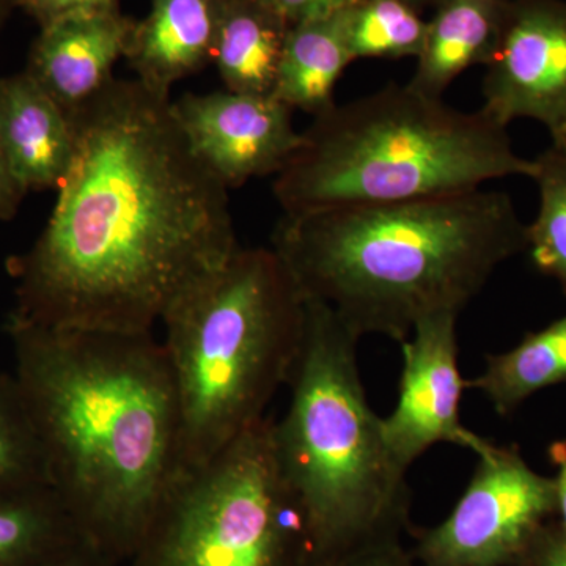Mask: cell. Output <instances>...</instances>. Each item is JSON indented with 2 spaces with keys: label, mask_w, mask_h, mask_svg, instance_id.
Listing matches in <instances>:
<instances>
[{
  "label": "cell",
  "mask_w": 566,
  "mask_h": 566,
  "mask_svg": "<svg viewBox=\"0 0 566 566\" xmlns=\"http://www.w3.org/2000/svg\"><path fill=\"white\" fill-rule=\"evenodd\" d=\"M318 566H415L400 543V535H386L354 547Z\"/></svg>",
  "instance_id": "obj_23"
},
{
  "label": "cell",
  "mask_w": 566,
  "mask_h": 566,
  "mask_svg": "<svg viewBox=\"0 0 566 566\" xmlns=\"http://www.w3.org/2000/svg\"><path fill=\"white\" fill-rule=\"evenodd\" d=\"M345 22L354 62L417 59L423 50L427 21L403 0H359L345 10Z\"/></svg>",
  "instance_id": "obj_20"
},
{
  "label": "cell",
  "mask_w": 566,
  "mask_h": 566,
  "mask_svg": "<svg viewBox=\"0 0 566 566\" xmlns=\"http://www.w3.org/2000/svg\"><path fill=\"white\" fill-rule=\"evenodd\" d=\"M273 419L175 476L125 566H312L307 517L283 474Z\"/></svg>",
  "instance_id": "obj_7"
},
{
  "label": "cell",
  "mask_w": 566,
  "mask_h": 566,
  "mask_svg": "<svg viewBox=\"0 0 566 566\" xmlns=\"http://www.w3.org/2000/svg\"><path fill=\"white\" fill-rule=\"evenodd\" d=\"M526 248L512 197L482 188L283 214L271 238L305 300L326 304L357 338L400 344L427 316L460 315Z\"/></svg>",
  "instance_id": "obj_3"
},
{
  "label": "cell",
  "mask_w": 566,
  "mask_h": 566,
  "mask_svg": "<svg viewBox=\"0 0 566 566\" xmlns=\"http://www.w3.org/2000/svg\"><path fill=\"white\" fill-rule=\"evenodd\" d=\"M403 2L408 3V6L415 7L416 10L422 11L427 9V7H438L441 6L446 0H403Z\"/></svg>",
  "instance_id": "obj_31"
},
{
  "label": "cell",
  "mask_w": 566,
  "mask_h": 566,
  "mask_svg": "<svg viewBox=\"0 0 566 566\" xmlns=\"http://www.w3.org/2000/svg\"><path fill=\"white\" fill-rule=\"evenodd\" d=\"M122 11L77 13L40 28L25 73L69 117L115 80V63L126 57L134 31Z\"/></svg>",
  "instance_id": "obj_12"
},
{
  "label": "cell",
  "mask_w": 566,
  "mask_h": 566,
  "mask_svg": "<svg viewBox=\"0 0 566 566\" xmlns=\"http://www.w3.org/2000/svg\"><path fill=\"white\" fill-rule=\"evenodd\" d=\"M290 25L348 9L359 0H262Z\"/></svg>",
  "instance_id": "obj_26"
},
{
  "label": "cell",
  "mask_w": 566,
  "mask_h": 566,
  "mask_svg": "<svg viewBox=\"0 0 566 566\" xmlns=\"http://www.w3.org/2000/svg\"><path fill=\"white\" fill-rule=\"evenodd\" d=\"M517 566H566V531L558 521H551L535 542L528 547L526 556Z\"/></svg>",
  "instance_id": "obj_25"
},
{
  "label": "cell",
  "mask_w": 566,
  "mask_h": 566,
  "mask_svg": "<svg viewBox=\"0 0 566 566\" xmlns=\"http://www.w3.org/2000/svg\"><path fill=\"white\" fill-rule=\"evenodd\" d=\"M218 0H151L126 52L136 80L167 93L212 62Z\"/></svg>",
  "instance_id": "obj_14"
},
{
  "label": "cell",
  "mask_w": 566,
  "mask_h": 566,
  "mask_svg": "<svg viewBox=\"0 0 566 566\" xmlns=\"http://www.w3.org/2000/svg\"><path fill=\"white\" fill-rule=\"evenodd\" d=\"M161 323L180 415V475L266 419L300 356L305 297L273 249L240 245Z\"/></svg>",
  "instance_id": "obj_5"
},
{
  "label": "cell",
  "mask_w": 566,
  "mask_h": 566,
  "mask_svg": "<svg viewBox=\"0 0 566 566\" xmlns=\"http://www.w3.org/2000/svg\"><path fill=\"white\" fill-rule=\"evenodd\" d=\"M0 139L25 192L61 188L76 148L73 125L25 71L0 77Z\"/></svg>",
  "instance_id": "obj_13"
},
{
  "label": "cell",
  "mask_w": 566,
  "mask_h": 566,
  "mask_svg": "<svg viewBox=\"0 0 566 566\" xmlns=\"http://www.w3.org/2000/svg\"><path fill=\"white\" fill-rule=\"evenodd\" d=\"M6 329L51 486L82 538L128 564L178 472L180 415L163 342L10 316Z\"/></svg>",
  "instance_id": "obj_2"
},
{
  "label": "cell",
  "mask_w": 566,
  "mask_h": 566,
  "mask_svg": "<svg viewBox=\"0 0 566 566\" xmlns=\"http://www.w3.org/2000/svg\"><path fill=\"white\" fill-rule=\"evenodd\" d=\"M50 483L46 455L17 376L0 374V491Z\"/></svg>",
  "instance_id": "obj_22"
},
{
  "label": "cell",
  "mask_w": 566,
  "mask_h": 566,
  "mask_svg": "<svg viewBox=\"0 0 566 566\" xmlns=\"http://www.w3.org/2000/svg\"><path fill=\"white\" fill-rule=\"evenodd\" d=\"M174 99L114 80L71 115L76 148L43 232L10 256V318L151 333L238 248L229 189L193 155Z\"/></svg>",
  "instance_id": "obj_1"
},
{
  "label": "cell",
  "mask_w": 566,
  "mask_h": 566,
  "mask_svg": "<svg viewBox=\"0 0 566 566\" xmlns=\"http://www.w3.org/2000/svg\"><path fill=\"white\" fill-rule=\"evenodd\" d=\"M566 385V315L538 333L527 334L510 352L488 354L486 367L465 381L483 394L499 416L516 411L546 387Z\"/></svg>",
  "instance_id": "obj_18"
},
{
  "label": "cell",
  "mask_w": 566,
  "mask_h": 566,
  "mask_svg": "<svg viewBox=\"0 0 566 566\" xmlns=\"http://www.w3.org/2000/svg\"><path fill=\"white\" fill-rule=\"evenodd\" d=\"M290 29L262 0H218L212 63L227 91L273 96Z\"/></svg>",
  "instance_id": "obj_16"
},
{
  "label": "cell",
  "mask_w": 566,
  "mask_h": 566,
  "mask_svg": "<svg viewBox=\"0 0 566 566\" xmlns=\"http://www.w3.org/2000/svg\"><path fill=\"white\" fill-rule=\"evenodd\" d=\"M480 111L505 128L531 118L551 142L566 139V0H510Z\"/></svg>",
  "instance_id": "obj_9"
},
{
  "label": "cell",
  "mask_w": 566,
  "mask_h": 566,
  "mask_svg": "<svg viewBox=\"0 0 566 566\" xmlns=\"http://www.w3.org/2000/svg\"><path fill=\"white\" fill-rule=\"evenodd\" d=\"M20 9L40 28L70 14L122 11L120 0H20Z\"/></svg>",
  "instance_id": "obj_24"
},
{
  "label": "cell",
  "mask_w": 566,
  "mask_h": 566,
  "mask_svg": "<svg viewBox=\"0 0 566 566\" xmlns=\"http://www.w3.org/2000/svg\"><path fill=\"white\" fill-rule=\"evenodd\" d=\"M81 538L48 483L0 491V566H43Z\"/></svg>",
  "instance_id": "obj_19"
},
{
  "label": "cell",
  "mask_w": 566,
  "mask_h": 566,
  "mask_svg": "<svg viewBox=\"0 0 566 566\" xmlns=\"http://www.w3.org/2000/svg\"><path fill=\"white\" fill-rule=\"evenodd\" d=\"M455 509L424 532L422 566H517L557 516L554 476L538 474L515 447L491 442Z\"/></svg>",
  "instance_id": "obj_8"
},
{
  "label": "cell",
  "mask_w": 566,
  "mask_h": 566,
  "mask_svg": "<svg viewBox=\"0 0 566 566\" xmlns=\"http://www.w3.org/2000/svg\"><path fill=\"white\" fill-rule=\"evenodd\" d=\"M549 458L557 468L554 476L557 488V516L558 523L566 531V441L554 442L549 449Z\"/></svg>",
  "instance_id": "obj_29"
},
{
  "label": "cell",
  "mask_w": 566,
  "mask_h": 566,
  "mask_svg": "<svg viewBox=\"0 0 566 566\" xmlns=\"http://www.w3.org/2000/svg\"><path fill=\"white\" fill-rule=\"evenodd\" d=\"M43 566H125V564L107 556L87 539L81 538Z\"/></svg>",
  "instance_id": "obj_27"
},
{
  "label": "cell",
  "mask_w": 566,
  "mask_h": 566,
  "mask_svg": "<svg viewBox=\"0 0 566 566\" xmlns=\"http://www.w3.org/2000/svg\"><path fill=\"white\" fill-rule=\"evenodd\" d=\"M25 193L28 192L21 188L11 172L2 139H0V221L9 222L18 214Z\"/></svg>",
  "instance_id": "obj_28"
},
{
  "label": "cell",
  "mask_w": 566,
  "mask_h": 566,
  "mask_svg": "<svg viewBox=\"0 0 566 566\" xmlns=\"http://www.w3.org/2000/svg\"><path fill=\"white\" fill-rule=\"evenodd\" d=\"M510 0H446L427 21L423 50L411 81L416 91L442 98L464 71L488 65L501 41Z\"/></svg>",
  "instance_id": "obj_15"
},
{
  "label": "cell",
  "mask_w": 566,
  "mask_h": 566,
  "mask_svg": "<svg viewBox=\"0 0 566 566\" xmlns=\"http://www.w3.org/2000/svg\"><path fill=\"white\" fill-rule=\"evenodd\" d=\"M17 9H20V0H0V33Z\"/></svg>",
  "instance_id": "obj_30"
},
{
  "label": "cell",
  "mask_w": 566,
  "mask_h": 566,
  "mask_svg": "<svg viewBox=\"0 0 566 566\" xmlns=\"http://www.w3.org/2000/svg\"><path fill=\"white\" fill-rule=\"evenodd\" d=\"M457 319L452 312L427 316L401 344L400 392L394 411L382 417V433L406 471L436 444L463 447L475 455L491 444L460 419L465 379L458 367Z\"/></svg>",
  "instance_id": "obj_10"
},
{
  "label": "cell",
  "mask_w": 566,
  "mask_h": 566,
  "mask_svg": "<svg viewBox=\"0 0 566 566\" xmlns=\"http://www.w3.org/2000/svg\"><path fill=\"white\" fill-rule=\"evenodd\" d=\"M172 106L193 155L227 189L281 174L304 142L294 111L274 96L226 88L186 93Z\"/></svg>",
  "instance_id": "obj_11"
},
{
  "label": "cell",
  "mask_w": 566,
  "mask_h": 566,
  "mask_svg": "<svg viewBox=\"0 0 566 566\" xmlns=\"http://www.w3.org/2000/svg\"><path fill=\"white\" fill-rule=\"evenodd\" d=\"M359 340L326 304L305 300L303 345L286 385L292 398L273 434L307 517L312 566L400 535L408 515V471L394 460L382 417L368 403Z\"/></svg>",
  "instance_id": "obj_6"
},
{
  "label": "cell",
  "mask_w": 566,
  "mask_h": 566,
  "mask_svg": "<svg viewBox=\"0 0 566 566\" xmlns=\"http://www.w3.org/2000/svg\"><path fill=\"white\" fill-rule=\"evenodd\" d=\"M273 191L283 214L411 202L474 191L488 181L534 177L505 126L411 85L335 104L314 118Z\"/></svg>",
  "instance_id": "obj_4"
},
{
  "label": "cell",
  "mask_w": 566,
  "mask_h": 566,
  "mask_svg": "<svg viewBox=\"0 0 566 566\" xmlns=\"http://www.w3.org/2000/svg\"><path fill=\"white\" fill-rule=\"evenodd\" d=\"M534 163L539 207L527 226L526 252L536 270L556 279L566 294V139L551 142Z\"/></svg>",
  "instance_id": "obj_21"
},
{
  "label": "cell",
  "mask_w": 566,
  "mask_h": 566,
  "mask_svg": "<svg viewBox=\"0 0 566 566\" xmlns=\"http://www.w3.org/2000/svg\"><path fill=\"white\" fill-rule=\"evenodd\" d=\"M345 10L292 25L274 98L314 118L333 109L337 104V82L354 62L346 36Z\"/></svg>",
  "instance_id": "obj_17"
}]
</instances>
